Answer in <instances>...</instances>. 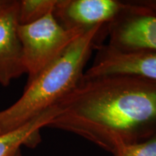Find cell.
I'll use <instances>...</instances> for the list:
<instances>
[{"instance_id":"cell-1","label":"cell","mask_w":156,"mask_h":156,"mask_svg":"<svg viewBox=\"0 0 156 156\" xmlns=\"http://www.w3.org/2000/svg\"><path fill=\"white\" fill-rule=\"evenodd\" d=\"M48 127L75 134L113 153L156 136V83L129 75L83 78L57 105Z\"/></svg>"},{"instance_id":"cell-2","label":"cell","mask_w":156,"mask_h":156,"mask_svg":"<svg viewBox=\"0 0 156 156\" xmlns=\"http://www.w3.org/2000/svg\"><path fill=\"white\" fill-rule=\"evenodd\" d=\"M107 24L89 28L29 83L15 103L0 111V134L18 127L59 103L79 85L93 51L103 44Z\"/></svg>"},{"instance_id":"cell-3","label":"cell","mask_w":156,"mask_h":156,"mask_svg":"<svg viewBox=\"0 0 156 156\" xmlns=\"http://www.w3.org/2000/svg\"><path fill=\"white\" fill-rule=\"evenodd\" d=\"M88 29L64 28L53 13L30 24L19 25L17 34L22 48L25 73L28 74L27 83L59 57Z\"/></svg>"},{"instance_id":"cell-4","label":"cell","mask_w":156,"mask_h":156,"mask_svg":"<svg viewBox=\"0 0 156 156\" xmlns=\"http://www.w3.org/2000/svg\"><path fill=\"white\" fill-rule=\"evenodd\" d=\"M93 62L85 70L83 78L109 75H129L156 83V51H124L101 44Z\"/></svg>"},{"instance_id":"cell-5","label":"cell","mask_w":156,"mask_h":156,"mask_svg":"<svg viewBox=\"0 0 156 156\" xmlns=\"http://www.w3.org/2000/svg\"><path fill=\"white\" fill-rule=\"evenodd\" d=\"M123 2L124 8L106 25L107 44L124 51H156V16Z\"/></svg>"},{"instance_id":"cell-6","label":"cell","mask_w":156,"mask_h":156,"mask_svg":"<svg viewBox=\"0 0 156 156\" xmlns=\"http://www.w3.org/2000/svg\"><path fill=\"white\" fill-rule=\"evenodd\" d=\"M124 6L118 0H57L53 15L67 30L90 28L112 22Z\"/></svg>"},{"instance_id":"cell-7","label":"cell","mask_w":156,"mask_h":156,"mask_svg":"<svg viewBox=\"0 0 156 156\" xmlns=\"http://www.w3.org/2000/svg\"><path fill=\"white\" fill-rule=\"evenodd\" d=\"M19 1L0 0V84L7 86L25 73L17 28Z\"/></svg>"},{"instance_id":"cell-8","label":"cell","mask_w":156,"mask_h":156,"mask_svg":"<svg viewBox=\"0 0 156 156\" xmlns=\"http://www.w3.org/2000/svg\"><path fill=\"white\" fill-rule=\"evenodd\" d=\"M58 106L44 112L10 131L0 134V156H13L22 145L34 147L41 141L40 130L59 114Z\"/></svg>"},{"instance_id":"cell-9","label":"cell","mask_w":156,"mask_h":156,"mask_svg":"<svg viewBox=\"0 0 156 156\" xmlns=\"http://www.w3.org/2000/svg\"><path fill=\"white\" fill-rule=\"evenodd\" d=\"M57 0H21L19 1V25L35 23L53 13Z\"/></svg>"},{"instance_id":"cell-10","label":"cell","mask_w":156,"mask_h":156,"mask_svg":"<svg viewBox=\"0 0 156 156\" xmlns=\"http://www.w3.org/2000/svg\"><path fill=\"white\" fill-rule=\"evenodd\" d=\"M113 156H156V136L146 141L121 146Z\"/></svg>"},{"instance_id":"cell-11","label":"cell","mask_w":156,"mask_h":156,"mask_svg":"<svg viewBox=\"0 0 156 156\" xmlns=\"http://www.w3.org/2000/svg\"><path fill=\"white\" fill-rule=\"evenodd\" d=\"M13 156H22V155H21V153H20V151H19L16 154H15V155H13Z\"/></svg>"}]
</instances>
